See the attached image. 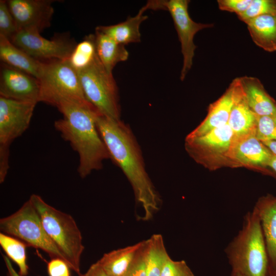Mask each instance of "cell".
<instances>
[{
  "mask_svg": "<svg viewBox=\"0 0 276 276\" xmlns=\"http://www.w3.org/2000/svg\"><path fill=\"white\" fill-rule=\"evenodd\" d=\"M0 229L27 246L44 251L51 259L58 258L65 261L45 232L38 213L29 199L16 212L0 219Z\"/></svg>",
  "mask_w": 276,
  "mask_h": 276,
  "instance_id": "7",
  "label": "cell"
},
{
  "mask_svg": "<svg viewBox=\"0 0 276 276\" xmlns=\"http://www.w3.org/2000/svg\"><path fill=\"white\" fill-rule=\"evenodd\" d=\"M252 0H218L219 8L222 11L235 13L237 15L245 12Z\"/></svg>",
  "mask_w": 276,
  "mask_h": 276,
  "instance_id": "32",
  "label": "cell"
},
{
  "mask_svg": "<svg viewBox=\"0 0 276 276\" xmlns=\"http://www.w3.org/2000/svg\"><path fill=\"white\" fill-rule=\"evenodd\" d=\"M267 276H276V267H271L269 266Z\"/></svg>",
  "mask_w": 276,
  "mask_h": 276,
  "instance_id": "38",
  "label": "cell"
},
{
  "mask_svg": "<svg viewBox=\"0 0 276 276\" xmlns=\"http://www.w3.org/2000/svg\"><path fill=\"white\" fill-rule=\"evenodd\" d=\"M160 276H195V275L185 261H174L169 256L164 264Z\"/></svg>",
  "mask_w": 276,
  "mask_h": 276,
  "instance_id": "30",
  "label": "cell"
},
{
  "mask_svg": "<svg viewBox=\"0 0 276 276\" xmlns=\"http://www.w3.org/2000/svg\"><path fill=\"white\" fill-rule=\"evenodd\" d=\"M0 59L3 63L38 79L43 62L36 60L0 35Z\"/></svg>",
  "mask_w": 276,
  "mask_h": 276,
  "instance_id": "19",
  "label": "cell"
},
{
  "mask_svg": "<svg viewBox=\"0 0 276 276\" xmlns=\"http://www.w3.org/2000/svg\"><path fill=\"white\" fill-rule=\"evenodd\" d=\"M257 117L246 102L239 79L235 100L227 123L233 132L234 138L242 136L255 130Z\"/></svg>",
  "mask_w": 276,
  "mask_h": 276,
  "instance_id": "20",
  "label": "cell"
},
{
  "mask_svg": "<svg viewBox=\"0 0 276 276\" xmlns=\"http://www.w3.org/2000/svg\"><path fill=\"white\" fill-rule=\"evenodd\" d=\"M47 264L49 276H71L70 266L62 259L52 258Z\"/></svg>",
  "mask_w": 276,
  "mask_h": 276,
  "instance_id": "33",
  "label": "cell"
},
{
  "mask_svg": "<svg viewBox=\"0 0 276 276\" xmlns=\"http://www.w3.org/2000/svg\"><path fill=\"white\" fill-rule=\"evenodd\" d=\"M0 245L6 256L17 265L20 276H27L29 267L27 264L26 247L27 245L13 236L0 233Z\"/></svg>",
  "mask_w": 276,
  "mask_h": 276,
  "instance_id": "25",
  "label": "cell"
},
{
  "mask_svg": "<svg viewBox=\"0 0 276 276\" xmlns=\"http://www.w3.org/2000/svg\"><path fill=\"white\" fill-rule=\"evenodd\" d=\"M265 14H276V0H252L247 9L237 15L246 24L252 18Z\"/></svg>",
  "mask_w": 276,
  "mask_h": 276,
  "instance_id": "27",
  "label": "cell"
},
{
  "mask_svg": "<svg viewBox=\"0 0 276 276\" xmlns=\"http://www.w3.org/2000/svg\"><path fill=\"white\" fill-rule=\"evenodd\" d=\"M232 272L267 276L269 259L260 218L255 209L244 217L242 228L225 249Z\"/></svg>",
  "mask_w": 276,
  "mask_h": 276,
  "instance_id": "3",
  "label": "cell"
},
{
  "mask_svg": "<svg viewBox=\"0 0 276 276\" xmlns=\"http://www.w3.org/2000/svg\"><path fill=\"white\" fill-rule=\"evenodd\" d=\"M262 143L270 150V151L276 155V141H267Z\"/></svg>",
  "mask_w": 276,
  "mask_h": 276,
  "instance_id": "36",
  "label": "cell"
},
{
  "mask_svg": "<svg viewBox=\"0 0 276 276\" xmlns=\"http://www.w3.org/2000/svg\"><path fill=\"white\" fill-rule=\"evenodd\" d=\"M239 84V78L232 81L225 93L210 105L206 118L187 136V139L201 136L228 123Z\"/></svg>",
  "mask_w": 276,
  "mask_h": 276,
  "instance_id": "15",
  "label": "cell"
},
{
  "mask_svg": "<svg viewBox=\"0 0 276 276\" xmlns=\"http://www.w3.org/2000/svg\"><path fill=\"white\" fill-rule=\"evenodd\" d=\"M79 276H110L103 268L98 261L93 264L87 271Z\"/></svg>",
  "mask_w": 276,
  "mask_h": 276,
  "instance_id": "34",
  "label": "cell"
},
{
  "mask_svg": "<svg viewBox=\"0 0 276 276\" xmlns=\"http://www.w3.org/2000/svg\"><path fill=\"white\" fill-rule=\"evenodd\" d=\"M234 140V133L228 124L216 128L201 136L186 138L187 151L197 162L205 163L211 157H227Z\"/></svg>",
  "mask_w": 276,
  "mask_h": 276,
  "instance_id": "12",
  "label": "cell"
},
{
  "mask_svg": "<svg viewBox=\"0 0 276 276\" xmlns=\"http://www.w3.org/2000/svg\"><path fill=\"white\" fill-rule=\"evenodd\" d=\"M164 10L169 12L174 22L183 56L180 80L183 81L191 68L196 48L194 37L199 31L213 27L212 24L198 23L193 21L188 12V0L162 1Z\"/></svg>",
  "mask_w": 276,
  "mask_h": 276,
  "instance_id": "10",
  "label": "cell"
},
{
  "mask_svg": "<svg viewBox=\"0 0 276 276\" xmlns=\"http://www.w3.org/2000/svg\"><path fill=\"white\" fill-rule=\"evenodd\" d=\"M4 262L7 269V276H20L19 274L14 269L9 258L4 254L2 255Z\"/></svg>",
  "mask_w": 276,
  "mask_h": 276,
  "instance_id": "35",
  "label": "cell"
},
{
  "mask_svg": "<svg viewBox=\"0 0 276 276\" xmlns=\"http://www.w3.org/2000/svg\"><path fill=\"white\" fill-rule=\"evenodd\" d=\"M37 103L0 97V157L9 158L11 143L29 127Z\"/></svg>",
  "mask_w": 276,
  "mask_h": 276,
  "instance_id": "9",
  "label": "cell"
},
{
  "mask_svg": "<svg viewBox=\"0 0 276 276\" xmlns=\"http://www.w3.org/2000/svg\"><path fill=\"white\" fill-rule=\"evenodd\" d=\"M96 124L110 159L119 166L130 183L136 201L144 210V220L157 211L160 199L145 168L142 151L129 126L121 120L101 114Z\"/></svg>",
  "mask_w": 276,
  "mask_h": 276,
  "instance_id": "1",
  "label": "cell"
},
{
  "mask_svg": "<svg viewBox=\"0 0 276 276\" xmlns=\"http://www.w3.org/2000/svg\"><path fill=\"white\" fill-rule=\"evenodd\" d=\"M18 32L15 19L6 1H0V35L10 40Z\"/></svg>",
  "mask_w": 276,
  "mask_h": 276,
  "instance_id": "28",
  "label": "cell"
},
{
  "mask_svg": "<svg viewBox=\"0 0 276 276\" xmlns=\"http://www.w3.org/2000/svg\"><path fill=\"white\" fill-rule=\"evenodd\" d=\"M39 93L40 84L38 79L2 63L0 71V97L38 103Z\"/></svg>",
  "mask_w": 276,
  "mask_h": 276,
  "instance_id": "13",
  "label": "cell"
},
{
  "mask_svg": "<svg viewBox=\"0 0 276 276\" xmlns=\"http://www.w3.org/2000/svg\"><path fill=\"white\" fill-rule=\"evenodd\" d=\"M52 0H9V8L18 31L34 30L41 33L49 27L54 14Z\"/></svg>",
  "mask_w": 276,
  "mask_h": 276,
  "instance_id": "11",
  "label": "cell"
},
{
  "mask_svg": "<svg viewBox=\"0 0 276 276\" xmlns=\"http://www.w3.org/2000/svg\"><path fill=\"white\" fill-rule=\"evenodd\" d=\"M246 102L251 110L258 116L276 117V103L266 91L257 78L239 77Z\"/></svg>",
  "mask_w": 276,
  "mask_h": 276,
  "instance_id": "17",
  "label": "cell"
},
{
  "mask_svg": "<svg viewBox=\"0 0 276 276\" xmlns=\"http://www.w3.org/2000/svg\"><path fill=\"white\" fill-rule=\"evenodd\" d=\"M38 80L39 102L56 107L63 102L90 104L86 99L77 72L68 60L42 61Z\"/></svg>",
  "mask_w": 276,
  "mask_h": 276,
  "instance_id": "5",
  "label": "cell"
},
{
  "mask_svg": "<svg viewBox=\"0 0 276 276\" xmlns=\"http://www.w3.org/2000/svg\"><path fill=\"white\" fill-rule=\"evenodd\" d=\"M231 276H244V275L239 273H231Z\"/></svg>",
  "mask_w": 276,
  "mask_h": 276,
  "instance_id": "39",
  "label": "cell"
},
{
  "mask_svg": "<svg viewBox=\"0 0 276 276\" xmlns=\"http://www.w3.org/2000/svg\"><path fill=\"white\" fill-rule=\"evenodd\" d=\"M96 56L95 35L92 34L77 44L68 60L72 66L78 72L89 65Z\"/></svg>",
  "mask_w": 276,
  "mask_h": 276,
  "instance_id": "26",
  "label": "cell"
},
{
  "mask_svg": "<svg viewBox=\"0 0 276 276\" xmlns=\"http://www.w3.org/2000/svg\"><path fill=\"white\" fill-rule=\"evenodd\" d=\"M151 9L149 1L142 7L137 14L133 17H129L125 21L107 26H98L96 30L108 36L119 44L125 45L130 43L141 41L140 26L148 18L144 12Z\"/></svg>",
  "mask_w": 276,
  "mask_h": 276,
  "instance_id": "18",
  "label": "cell"
},
{
  "mask_svg": "<svg viewBox=\"0 0 276 276\" xmlns=\"http://www.w3.org/2000/svg\"><path fill=\"white\" fill-rule=\"evenodd\" d=\"M146 240L143 241L133 263L124 276H147L145 266Z\"/></svg>",
  "mask_w": 276,
  "mask_h": 276,
  "instance_id": "31",
  "label": "cell"
},
{
  "mask_svg": "<svg viewBox=\"0 0 276 276\" xmlns=\"http://www.w3.org/2000/svg\"><path fill=\"white\" fill-rule=\"evenodd\" d=\"M268 166L273 169L276 173V155L273 154L270 158L268 163Z\"/></svg>",
  "mask_w": 276,
  "mask_h": 276,
  "instance_id": "37",
  "label": "cell"
},
{
  "mask_svg": "<svg viewBox=\"0 0 276 276\" xmlns=\"http://www.w3.org/2000/svg\"><path fill=\"white\" fill-rule=\"evenodd\" d=\"M256 133L257 137L262 142L276 141V117L258 116Z\"/></svg>",
  "mask_w": 276,
  "mask_h": 276,
  "instance_id": "29",
  "label": "cell"
},
{
  "mask_svg": "<svg viewBox=\"0 0 276 276\" xmlns=\"http://www.w3.org/2000/svg\"><path fill=\"white\" fill-rule=\"evenodd\" d=\"M246 24L257 45L267 52L276 51V14L260 15Z\"/></svg>",
  "mask_w": 276,
  "mask_h": 276,
  "instance_id": "21",
  "label": "cell"
},
{
  "mask_svg": "<svg viewBox=\"0 0 276 276\" xmlns=\"http://www.w3.org/2000/svg\"><path fill=\"white\" fill-rule=\"evenodd\" d=\"M77 73L87 100L101 114L121 120L117 83L113 75L106 71L97 55L89 65Z\"/></svg>",
  "mask_w": 276,
  "mask_h": 276,
  "instance_id": "6",
  "label": "cell"
},
{
  "mask_svg": "<svg viewBox=\"0 0 276 276\" xmlns=\"http://www.w3.org/2000/svg\"><path fill=\"white\" fill-rule=\"evenodd\" d=\"M29 200L38 213L47 234L63 256L71 269L79 276L80 259L84 249L82 237L75 220L46 203L39 195L32 194Z\"/></svg>",
  "mask_w": 276,
  "mask_h": 276,
  "instance_id": "4",
  "label": "cell"
},
{
  "mask_svg": "<svg viewBox=\"0 0 276 276\" xmlns=\"http://www.w3.org/2000/svg\"><path fill=\"white\" fill-rule=\"evenodd\" d=\"M34 30H21L10 40L36 60H68L77 43L68 35H56L48 39Z\"/></svg>",
  "mask_w": 276,
  "mask_h": 276,
  "instance_id": "8",
  "label": "cell"
},
{
  "mask_svg": "<svg viewBox=\"0 0 276 276\" xmlns=\"http://www.w3.org/2000/svg\"><path fill=\"white\" fill-rule=\"evenodd\" d=\"M168 256L161 235L154 234L146 240L145 261L147 275L160 276Z\"/></svg>",
  "mask_w": 276,
  "mask_h": 276,
  "instance_id": "24",
  "label": "cell"
},
{
  "mask_svg": "<svg viewBox=\"0 0 276 276\" xmlns=\"http://www.w3.org/2000/svg\"><path fill=\"white\" fill-rule=\"evenodd\" d=\"M254 209L260 218L268 254L269 266L276 267V197L261 198Z\"/></svg>",
  "mask_w": 276,
  "mask_h": 276,
  "instance_id": "16",
  "label": "cell"
},
{
  "mask_svg": "<svg viewBox=\"0 0 276 276\" xmlns=\"http://www.w3.org/2000/svg\"><path fill=\"white\" fill-rule=\"evenodd\" d=\"M57 108L63 118L55 121L54 127L78 153L79 176L84 178L93 171L101 169L103 162L110 157L96 124L101 113L91 104L66 102Z\"/></svg>",
  "mask_w": 276,
  "mask_h": 276,
  "instance_id": "2",
  "label": "cell"
},
{
  "mask_svg": "<svg viewBox=\"0 0 276 276\" xmlns=\"http://www.w3.org/2000/svg\"><path fill=\"white\" fill-rule=\"evenodd\" d=\"M95 35L97 55L106 71L112 74L116 65L127 60L129 53L124 45L118 43L106 34L96 30Z\"/></svg>",
  "mask_w": 276,
  "mask_h": 276,
  "instance_id": "23",
  "label": "cell"
},
{
  "mask_svg": "<svg viewBox=\"0 0 276 276\" xmlns=\"http://www.w3.org/2000/svg\"><path fill=\"white\" fill-rule=\"evenodd\" d=\"M273 153L256 136V129L234 138L227 158L244 166L262 168L268 166Z\"/></svg>",
  "mask_w": 276,
  "mask_h": 276,
  "instance_id": "14",
  "label": "cell"
},
{
  "mask_svg": "<svg viewBox=\"0 0 276 276\" xmlns=\"http://www.w3.org/2000/svg\"><path fill=\"white\" fill-rule=\"evenodd\" d=\"M143 241L104 254L98 261L110 276H124L133 263Z\"/></svg>",
  "mask_w": 276,
  "mask_h": 276,
  "instance_id": "22",
  "label": "cell"
}]
</instances>
